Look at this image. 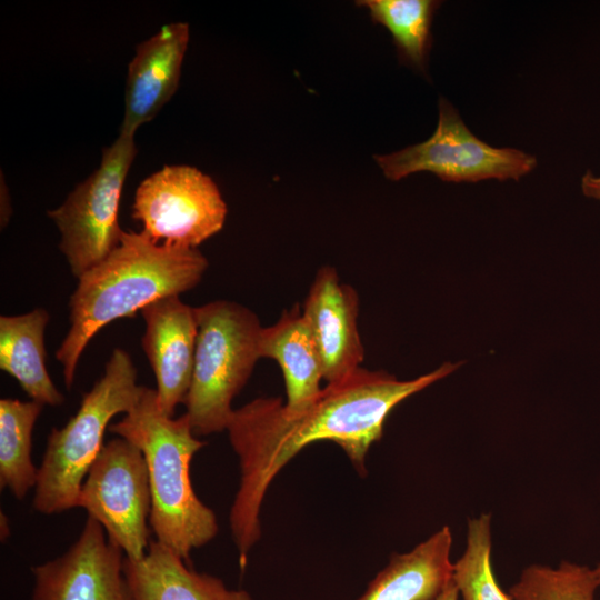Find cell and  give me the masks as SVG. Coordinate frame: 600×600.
Returning a JSON list of instances; mask_svg holds the SVG:
<instances>
[{"label":"cell","instance_id":"obj_1","mask_svg":"<svg viewBox=\"0 0 600 600\" xmlns=\"http://www.w3.org/2000/svg\"><path fill=\"white\" fill-rule=\"evenodd\" d=\"M461 362H444L411 380H399L383 370L360 367L321 390L298 412L286 409L280 398H257L234 409L227 426L239 458L240 484L229 521L241 566L260 538V509L267 490L280 470L304 447L329 440L337 443L358 468L371 444L382 436L390 411L408 397L447 377Z\"/></svg>","mask_w":600,"mask_h":600},{"label":"cell","instance_id":"obj_2","mask_svg":"<svg viewBox=\"0 0 600 600\" xmlns=\"http://www.w3.org/2000/svg\"><path fill=\"white\" fill-rule=\"evenodd\" d=\"M208 266L198 249L157 243L143 232L123 231L119 244L78 278L70 297V328L54 353L66 387L71 388L79 359L100 329L153 301L193 289Z\"/></svg>","mask_w":600,"mask_h":600},{"label":"cell","instance_id":"obj_3","mask_svg":"<svg viewBox=\"0 0 600 600\" xmlns=\"http://www.w3.org/2000/svg\"><path fill=\"white\" fill-rule=\"evenodd\" d=\"M109 431L141 450L149 473V524L156 541L190 564V553L219 530L214 512L198 498L190 477L191 460L206 442L197 438L186 413L176 419L167 416L156 390L147 387Z\"/></svg>","mask_w":600,"mask_h":600},{"label":"cell","instance_id":"obj_4","mask_svg":"<svg viewBox=\"0 0 600 600\" xmlns=\"http://www.w3.org/2000/svg\"><path fill=\"white\" fill-rule=\"evenodd\" d=\"M142 388L137 384L130 354L116 348L102 377L82 396L76 414L48 436L32 502L37 511L53 514L79 507L82 483L104 444L110 420L129 412Z\"/></svg>","mask_w":600,"mask_h":600},{"label":"cell","instance_id":"obj_5","mask_svg":"<svg viewBox=\"0 0 600 600\" xmlns=\"http://www.w3.org/2000/svg\"><path fill=\"white\" fill-rule=\"evenodd\" d=\"M198 338L186 414L196 436L227 429L231 402L260 359L262 326L249 308L230 300L196 307Z\"/></svg>","mask_w":600,"mask_h":600},{"label":"cell","instance_id":"obj_6","mask_svg":"<svg viewBox=\"0 0 600 600\" xmlns=\"http://www.w3.org/2000/svg\"><path fill=\"white\" fill-rule=\"evenodd\" d=\"M136 154L134 134L120 131L114 142L102 149L99 167L58 208L47 212L61 234L59 249L77 279L120 242V198Z\"/></svg>","mask_w":600,"mask_h":600},{"label":"cell","instance_id":"obj_7","mask_svg":"<svg viewBox=\"0 0 600 600\" xmlns=\"http://www.w3.org/2000/svg\"><path fill=\"white\" fill-rule=\"evenodd\" d=\"M374 159L386 178L392 181L420 171L456 183L519 180L537 166L532 154L514 148H496L476 137L442 97L438 124L428 140L390 154L374 156Z\"/></svg>","mask_w":600,"mask_h":600},{"label":"cell","instance_id":"obj_8","mask_svg":"<svg viewBox=\"0 0 600 600\" xmlns=\"http://www.w3.org/2000/svg\"><path fill=\"white\" fill-rule=\"evenodd\" d=\"M79 507L99 522L126 558L141 560L149 548L151 491L139 448L123 438L106 442L82 483Z\"/></svg>","mask_w":600,"mask_h":600},{"label":"cell","instance_id":"obj_9","mask_svg":"<svg viewBox=\"0 0 600 600\" xmlns=\"http://www.w3.org/2000/svg\"><path fill=\"white\" fill-rule=\"evenodd\" d=\"M228 213L214 181L190 166H164L137 188L132 218L152 241L197 247L219 232Z\"/></svg>","mask_w":600,"mask_h":600},{"label":"cell","instance_id":"obj_10","mask_svg":"<svg viewBox=\"0 0 600 600\" xmlns=\"http://www.w3.org/2000/svg\"><path fill=\"white\" fill-rule=\"evenodd\" d=\"M124 558L102 526L88 518L67 552L32 568L31 600H136Z\"/></svg>","mask_w":600,"mask_h":600},{"label":"cell","instance_id":"obj_11","mask_svg":"<svg viewBox=\"0 0 600 600\" xmlns=\"http://www.w3.org/2000/svg\"><path fill=\"white\" fill-rule=\"evenodd\" d=\"M140 313L144 321L141 346L154 373L158 403L173 417L191 384L198 338L196 308L179 296H170L149 303Z\"/></svg>","mask_w":600,"mask_h":600},{"label":"cell","instance_id":"obj_12","mask_svg":"<svg viewBox=\"0 0 600 600\" xmlns=\"http://www.w3.org/2000/svg\"><path fill=\"white\" fill-rule=\"evenodd\" d=\"M302 313L319 349L327 383L361 367L364 349L357 322L359 296L352 286L340 281L333 267L324 264L317 271Z\"/></svg>","mask_w":600,"mask_h":600},{"label":"cell","instance_id":"obj_13","mask_svg":"<svg viewBox=\"0 0 600 600\" xmlns=\"http://www.w3.org/2000/svg\"><path fill=\"white\" fill-rule=\"evenodd\" d=\"M189 42V24L171 22L140 42L128 66L120 131L134 134L174 94Z\"/></svg>","mask_w":600,"mask_h":600},{"label":"cell","instance_id":"obj_14","mask_svg":"<svg viewBox=\"0 0 600 600\" xmlns=\"http://www.w3.org/2000/svg\"><path fill=\"white\" fill-rule=\"evenodd\" d=\"M260 358L273 359L281 368L290 412L311 404L321 392L322 360L308 321L298 306L284 310L279 320L263 327L259 340Z\"/></svg>","mask_w":600,"mask_h":600},{"label":"cell","instance_id":"obj_15","mask_svg":"<svg viewBox=\"0 0 600 600\" xmlns=\"http://www.w3.org/2000/svg\"><path fill=\"white\" fill-rule=\"evenodd\" d=\"M451 546L446 526L411 551L393 554L358 600H434L453 581Z\"/></svg>","mask_w":600,"mask_h":600},{"label":"cell","instance_id":"obj_16","mask_svg":"<svg viewBox=\"0 0 600 600\" xmlns=\"http://www.w3.org/2000/svg\"><path fill=\"white\" fill-rule=\"evenodd\" d=\"M124 573L136 600H253L246 590L193 570L158 541H150L141 560L124 558Z\"/></svg>","mask_w":600,"mask_h":600},{"label":"cell","instance_id":"obj_17","mask_svg":"<svg viewBox=\"0 0 600 600\" xmlns=\"http://www.w3.org/2000/svg\"><path fill=\"white\" fill-rule=\"evenodd\" d=\"M48 311L36 308L19 316L0 317V369L13 377L32 401L58 407L64 396L46 368L44 330Z\"/></svg>","mask_w":600,"mask_h":600},{"label":"cell","instance_id":"obj_18","mask_svg":"<svg viewBox=\"0 0 600 600\" xmlns=\"http://www.w3.org/2000/svg\"><path fill=\"white\" fill-rule=\"evenodd\" d=\"M43 407L32 400H0V487L17 499H23L37 484L38 469L31 458L32 431Z\"/></svg>","mask_w":600,"mask_h":600},{"label":"cell","instance_id":"obj_19","mask_svg":"<svg viewBox=\"0 0 600 600\" xmlns=\"http://www.w3.org/2000/svg\"><path fill=\"white\" fill-rule=\"evenodd\" d=\"M374 23L391 34L401 63L427 71L431 48V26L441 2L436 0H361Z\"/></svg>","mask_w":600,"mask_h":600},{"label":"cell","instance_id":"obj_20","mask_svg":"<svg viewBox=\"0 0 600 600\" xmlns=\"http://www.w3.org/2000/svg\"><path fill=\"white\" fill-rule=\"evenodd\" d=\"M600 587V563L591 569L569 561L557 568L532 564L511 586L512 600H596Z\"/></svg>","mask_w":600,"mask_h":600},{"label":"cell","instance_id":"obj_21","mask_svg":"<svg viewBox=\"0 0 600 600\" xmlns=\"http://www.w3.org/2000/svg\"><path fill=\"white\" fill-rule=\"evenodd\" d=\"M452 579L462 600H512L492 572L490 514L468 521L466 550L453 563Z\"/></svg>","mask_w":600,"mask_h":600},{"label":"cell","instance_id":"obj_22","mask_svg":"<svg viewBox=\"0 0 600 600\" xmlns=\"http://www.w3.org/2000/svg\"><path fill=\"white\" fill-rule=\"evenodd\" d=\"M581 189L584 196L600 201V176L587 170L581 179Z\"/></svg>","mask_w":600,"mask_h":600},{"label":"cell","instance_id":"obj_23","mask_svg":"<svg viewBox=\"0 0 600 600\" xmlns=\"http://www.w3.org/2000/svg\"><path fill=\"white\" fill-rule=\"evenodd\" d=\"M459 591L452 581L434 600H458Z\"/></svg>","mask_w":600,"mask_h":600}]
</instances>
